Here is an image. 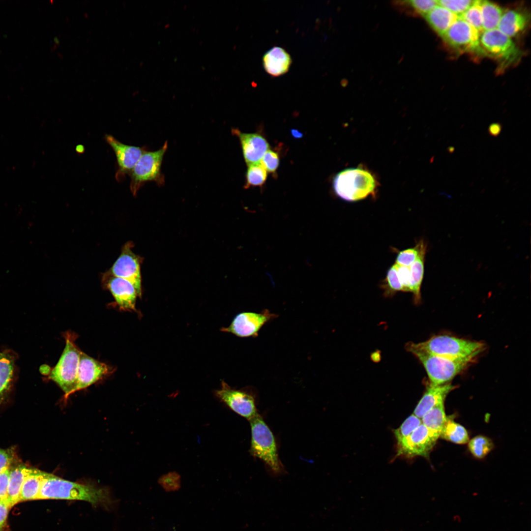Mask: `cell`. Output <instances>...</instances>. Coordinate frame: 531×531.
I'll return each instance as SVG.
<instances>
[{
    "label": "cell",
    "mask_w": 531,
    "mask_h": 531,
    "mask_svg": "<svg viewBox=\"0 0 531 531\" xmlns=\"http://www.w3.org/2000/svg\"><path fill=\"white\" fill-rule=\"evenodd\" d=\"M238 137L243 157L249 166L259 163V161L268 150L269 145L266 140L257 133H242L237 129L233 130Z\"/></svg>",
    "instance_id": "e0dca14e"
},
{
    "label": "cell",
    "mask_w": 531,
    "mask_h": 531,
    "mask_svg": "<svg viewBox=\"0 0 531 531\" xmlns=\"http://www.w3.org/2000/svg\"><path fill=\"white\" fill-rule=\"evenodd\" d=\"M31 469L19 465L10 471L6 503L11 507L21 501V492L24 480Z\"/></svg>",
    "instance_id": "603a6c76"
},
{
    "label": "cell",
    "mask_w": 531,
    "mask_h": 531,
    "mask_svg": "<svg viewBox=\"0 0 531 531\" xmlns=\"http://www.w3.org/2000/svg\"><path fill=\"white\" fill-rule=\"evenodd\" d=\"M494 444L491 439L484 436L474 437L470 441L468 447L475 457L482 459L485 457L493 448Z\"/></svg>",
    "instance_id": "f1b7e54d"
},
{
    "label": "cell",
    "mask_w": 531,
    "mask_h": 531,
    "mask_svg": "<svg viewBox=\"0 0 531 531\" xmlns=\"http://www.w3.org/2000/svg\"><path fill=\"white\" fill-rule=\"evenodd\" d=\"M427 248L424 240H420L414 247L410 248L398 252L395 264L406 266H410L418 257L420 253Z\"/></svg>",
    "instance_id": "4dcf8cb0"
},
{
    "label": "cell",
    "mask_w": 531,
    "mask_h": 531,
    "mask_svg": "<svg viewBox=\"0 0 531 531\" xmlns=\"http://www.w3.org/2000/svg\"><path fill=\"white\" fill-rule=\"evenodd\" d=\"M65 345L49 378L55 382L64 393L65 398L74 392L77 384V373L81 351L75 343L77 335L67 331L63 334Z\"/></svg>",
    "instance_id": "3957f363"
},
{
    "label": "cell",
    "mask_w": 531,
    "mask_h": 531,
    "mask_svg": "<svg viewBox=\"0 0 531 531\" xmlns=\"http://www.w3.org/2000/svg\"><path fill=\"white\" fill-rule=\"evenodd\" d=\"M448 149H449L448 151H449V152H453V150H454V148H452V147H450V148H449Z\"/></svg>",
    "instance_id": "bcb514c9"
},
{
    "label": "cell",
    "mask_w": 531,
    "mask_h": 531,
    "mask_svg": "<svg viewBox=\"0 0 531 531\" xmlns=\"http://www.w3.org/2000/svg\"><path fill=\"white\" fill-rule=\"evenodd\" d=\"M481 7L483 31L497 29L503 9L499 5L487 0H481Z\"/></svg>",
    "instance_id": "484cf974"
},
{
    "label": "cell",
    "mask_w": 531,
    "mask_h": 531,
    "mask_svg": "<svg viewBox=\"0 0 531 531\" xmlns=\"http://www.w3.org/2000/svg\"><path fill=\"white\" fill-rule=\"evenodd\" d=\"M502 129V126L500 123L495 122L490 125L488 132L491 136L497 137L500 134Z\"/></svg>",
    "instance_id": "7bdbcfd3"
},
{
    "label": "cell",
    "mask_w": 531,
    "mask_h": 531,
    "mask_svg": "<svg viewBox=\"0 0 531 531\" xmlns=\"http://www.w3.org/2000/svg\"><path fill=\"white\" fill-rule=\"evenodd\" d=\"M261 164L269 173H275L279 164V158L275 152L268 149L261 160Z\"/></svg>",
    "instance_id": "8d00e7d4"
},
{
    "label": "cell",
    "mask_w": 531,
    "mask_h": 531,
    "mask_svg": "<svg viewBox=\"0 0 531 531\" xmlns=\"http://www.w3.org/2000/svg\"><path fill=\"white\" fill-rule=\"evenodd\" d=\"M421 423V419L414 414L409 416L401 426L394 431L397 443L409 436Z\"/></svg>",
    "instance_id": "836d02e7"
},
{
    "label": "cell",
    "mask_w": 531,
    "mask_h": 531,
    "mask_svg": "<svg viewBox=\"0 0 531 531\" xmlns=\"http://www.w3.org/2000/svg\"><path fill=\"white\" fill-rule=\"evenodd\" d=\"M291 131V134L295 138H300L303 136L302 133L296 129H292Z\"/></svg>",
    "instance_id": "ee69618b"
},
{
    "label": "cell",
    "mask_w": 531,
    "mask_h": 531,
    "mask_svg": "<svg viewBox=\"0 0 531 531\" xmlns=\"http://www.w3.org/2000/svg\"><path fill=\"white\" fill-rule=\"evenodd\" d=\"M168 148V143L155 151H145L130 173V190L136 195L139 189L146 182L155 181L158 185L164 183V177L161 172L164 155Z\"/></svg>",
    "instance_id": "52a82bcc"
},
{
    "label": "cell",
    "mask_w": 531,
    "mask_h": 531,
    "mask_svg": "<svg viewBox=\"0 0 531 531\" xmlns=\"http://www.w3.org/2000/svg\"><path fill=\"white\" fill-rule=\"evenodd\" d=\"M458 17L471 25L479 33L483 31L481 0H473L472 5Z\"/></svg>",
    "instance_id": "f546056e"
},
{
    "label": "cell",
    "mask_w": 531,
    "mask_h": 531,
    "mask_svg": "<svg viewBox=\"0 0 531 531\" xmlns=\"http://www.w3.org/2000/svg\"><path fill=\"white\" fill-rule=\"evenodd\" d=\"M528 22V16L525 13L516 10H508L503 12L497 29L511 38L523 31Z\"/></svg>",
    "instance_id": "44dd1931"
},
{
    "label": "cell",
    "mask_w": 531,
    "mask_h": 531,
    "mask_svg": "<svg viewBox=\"0 0 531 531\" xmlns=\"http://www.w3.org/2000/svg\"><path fill=\"white\" fill-rule=\"evenodd\" d=\"M159 484L166 492L177 491L181 486L180 475L175 472H169L161 476L158 479Z\"/></svg>",
    "instance_id": "d590c367"
},
{
    "label": "cell",
    "mask_w": 531,
    "mask_h": 531,
    "mask_svg": "<svg viewBox=\"0 0 531 531\" xmlns=\"http://www.w3.org/2000/svg\"><path fill=\"white\" fill-rule=\"evenodd\" d=\"M408 2L416 12L424 16L438 5L436 0H411Z\"/></svg>",
    "instance_id": "74e56055"
},
{
    "label": "cell",
    "mask_w": 531,
    "mask_h": 531,
    "mask_svg": "<svg viewBox=\"0 0 531 531\" xmlns=\"http://www.w3.org/2000/svg\"><path fill=\"white\" fill-rule=\"evenodd\" d=\"M424 17L430 26L441 37L444 34L458 17L456 15L438 4Z\"/></svg>",
    "instance_id": "7402d4cb"
},
{
    "label": "cell",
    "mask_w": 531,
    "mask_h": 531,
    "mask_svg": "<svg viewBox=\"0 0 531 531\" xmlns=\"http://www.w3.org/2000/svg\"><path fill=\"white\" fill-rule=\"evenodd\" d=\"M105 139L116 155L118 165L116 178L120 181L130 174L145 150L141 147L124 144L111 135H106Z\"/></svg>",
    "instance_id": "2e32d148"
},
{
    "label": "cell",
    "mask_w": 531,
    "mask_h": 531,
    "mask_svg": "<svg viewBox=\"0 0 531 531\" xmlns=\"http://www.w3.org/2000/svg\"><path fill=\"white\" fill-rule=\"evenodd\" d=\"M262 60L265 70L273 77L286 73L292 64L290 55L284 48L278 46H274L265 53Z\"/></svg>",
    "instance_id": "d6986e66"
},
{
    "label": "cell",
    "mask_w": 531,
    "mask_h": 531,
    "mask_svg": "<svg viewBox=\"0 0 531 531\" xmlns=\"http://www.w3.org/2000/svg\"><path fill=\"white\" fill-rule=\"evenodd\" d=\"M439 437L421 423L409 436L397 443L398 455L428 457Z\"/></svg>",
    "instance_id": "7c38bea8"
},
{
    "label": "cell",
    "mask_w": 531,
    "mask_h": 531,
    "mask_svg": "<svg viewBox=\"0 0 531 531\" xmlns=\"http://www.w3.org/2000/svg\"><path fill=\"white\" fill-rule=\"evenodd\" d=\"M9 508L10 507L6 502L0 501V530L6 524Z\"/></svg>",
    "instance_id": "b9f144b4"
},
{
    "label": "cell",
    "mask_w": 531,
    "mask_h": 531,
    "mask_svg": "<svg viewBox=\"0 0 531 531\" xmlns=\"http://www.w3.org/2000/svg\"><path fill=\"white\" fill-rule=\"evenodd\" d=\"M76 150L79 153H82L84 150V147L82 145H78L76 147Z\"/></svg>",
    "instance_id": "f6af8a7d"
},
{
    "label": "cell",
    "mask_w": 531,
    "mask_h": 531,
    "mask_svg": "<svg viewBox=\"0 0 531 531\" xmlns=\"http://www.w3.org/2000/svg\"><path fill=\"white\" fill-rule=\"evenodd\" d=\"M215 394L230 409L249 420L258 414L254 397L246 391L233 389L223 381Z\"/></svg>",
    "instance_id": "4fadbf2b"
},
{
    "label": "cell",
    "mask_w": 531,
    "mask_h": 531,
    "mask_svg": "<svg viewBox=\"0 0 531 531\" xmlns=\"http://www.w3.org/2000/svg\"><path fill=\"white\" fill-rule=\"evenodd\" d=\"M440 436L445 440L457 444H465L469 441V435L465 427L448 417L442 428Z\"/></svg>",
    "instance_id": "83f0119b"
},
{
    "label": "cell",
    "mask_w": 531,
    "mask_h": 531,
    "mask_svg": "<svg viewBox=\"0 0 531 531\" xmlns=\"http://www.w3.org/2000/svg\"><path fill=\"white\" fill-rule=\"evenodd\" d=\"M267 177L266 170L260 163L248 166L246 174V186H261L266 181Z\"/></svg>",
    "instance_id": "1f68e13d"
},
{
    "label": "cell",
    "mask_w": 531,
    "mask_h": 531,
    "mask_svg": "<svg viewBox=\"0 0 531 531\" xmlns=\"http://www.w3.org/2000/svg\"><path fill=\"white\" fill-rule=\"evenodd\" d=\"M104 286L110 292L119 308L123 311H135L138 296L133 285L127 280L115 276L109 271L103 276Z\"/></svg>",
    "instance_id": "9a60e30c"
},
{
    "label": "cell",
    "mask_w": 531,
    "mask_h": 531,
    "mask_svg": "<svg viewBox=\"0 0 531 531\" xmlns=\"http://www.w3.org/2000/svg\"><path fill=\"white\" fill-rule=\"evenodd\" d=\"M278 315L265 309L261 312H244L234 318L231 324L221 330L240 337H256L261 328Z\"/></svg>",
    "instance_id": "8fae6325"
},
{
    "label": "cell",
    "mask_w": 531,
    "mask_h": 531,
    "mask_svg": "<svg viewBox=\"0 0 531 531\" xmlns=\"http://www.w3.org/2000/svg\"><path fill=\"white\" fill-rule=\"evenodd\" d=\"M114 369L84 353L80 354L75 392L85 389L107 376Z\"/></svg>",
    "instance_id": "5bb4252c"
},
{
    "label": "cell",
    "mask_w": 531,
    "mask_h": 531,
    "mask_svg": "<svg viewBox=\"0 0 531 531\" xmlns=\"http://www.w3.org/2000/svg\"><path fill=\"white\" fill-rule=\"evenodd\" d=\"M47 474L39 470L31 469L22 487L21 501L37 500L42 482Z\"/></svg>",
    "instance_id": "cb8c5ba5"
},
{
    "label": "cell",
    "mask_w": 531,
    "mask_h": 531,
    "mask_svg": "<svg viewBox=\"0 0 531 531\" xmlns=\"http://www.w3.org/2000/svg\"><path fill=\"white\" fill-rule=\"evenodd\" d=\"M333 188L342 199L354 202L363 199L374 193L376 182L368 171L359 168L344 170L335 177Z\"/></svg>",
    "instance_id": "277c9868"
},
{
    "label": "cell",
    "mask_w": 531,
    "mask_h": 531,
    "mask_svg": "<svg viewBox=\"0 0 531 531\" xmlns=\"http://www.w3.org/2000/svg\"><path fill=\"white\" fill-rule=\"evenodd\" d=\"M9 467L4 468L0 472V501L6 502L10 474Z\"/></svg>",
    "instance_id": "ab89813d"
},
{
    "label": "cell",
    "mask_w": 531,
    "mask_h": 531,
    "mask_svg": "<svg viewBox=\"0 0 531 531\" xmlns=\"http://www.w3.org/2000/svg\"><path fill=\"white\" fill-rule=\"evenodd\" d=\"M132 245L131 242H128L123 246L120 254L109 271L115 276L131 282L140 297L142 295L141 260L132 251Z\"/></svg>",
    "instance_id": "30bf717a"
},
{
    "label": "cell",
    "mask_w": 531,
    "mask_h": 531,
    "mask_svg": "<svg viewBox=\"0 0 531 531\" xmlns=\"http://www.w3.org/2000/svg\"><path fill=\"white\" fill-rule=\"evenodd\" d=\"M470 0H440L438 4L446 8L458 17L462 14L472 3Z\"/></svg>",
    "instance_id": "e575fe53"
},
{
    "label": "cell",
    "mask_w": 531,
    "mask_h": 531,
    "mask_svg": "<svg viewBox=\"0 0 531 531\" xmlns=\"http://www.w3.org/2000/svg\"><path fill=\"white\" fill-rule=\"evenodd\" d=\"M480 44L483 54L496 59L502 67L516 63L522 55L511 38L497 29L481 32Z\"/></svg>",
    "instance_id": "ba28073f"
},
{
    "label": "cell",
    "mask_w": 531,
    "mask_h": 531,
    "mask_svg": "<svg viewBox=\"0 0 531 531\" xmlns=\"http://www.w3.org/2000/svg\"><path fill=\"white\" fill-rule=\"evenodd\" d=\"M249 421L251 431L250 453L263 461L273 472L280 473L283 466L272 431L259 414Z\"/></svg>",
    "instance_id": "8992f818"
},
{
    "label": "cell",
    "mask_w": 531,
    "mask_h": 531,
    "mask_svg": "<svg viewBox=\"0 0 531 531\" xmlns=\"http://www.w3.org/2000/svg\"><path fill=\"white\" fill-rule=\"evenodd\" d=\"M456 387L449 383L437 385L430 384L415 407L413 414L422 418L432 408L444 403L447 394Z\"/></svg>",
    "instance_id": "ac0fdd59"
},
{
    "label": "cell",
    "mask_w": 531,
    "mask_h": 531,
    "mask_svg": "<svg viewBox=\"0 0 531 531\" xmlns=\"http://www.w3.org/2000/svg\"><path fill=\"white\" fill-rule=\"evenodd\" d=\"M442 37L458 52L484 54L480 44V33L459 17Z\"/></svg>",
    "instance_id": "9c48e42d"
},
{
    "label": "cell",
    "mask_w": 531,
    "mask_h": 531,
    "mask_svg": "<svg viewBox=\"0 0 531 531\" xmlns=\"http://www.w3.org/2000/svg\"><path fill=\"white\" fill-rule=\"evenodd\" d=\"M398 275L403 286V292L412 293V277L409 266L399 265L395 263Z\"/></svg>",
    "instance_id": "f35d334b"
},
{
    "label": "cell",
    "mask_w": 531,
    "mask_h": 531,
    "mask_svg": "<svg viewBox=\"0 0 531 531\" xmlns=\"http://www.w3.org/2000/svg\"><path fill=\"white\" fill-rule=\"evenodd\" d=\"M16 354L12 350L0 352V401L10 389L17 374Z\"/></svg>",
    "instance_id": "ffe728a7"
},
{
    "label": "cell",
    "mask_w": 531,
    "mask_h": 531,
    "mask_svg": "<svg viewBox=\"0 0 531 531\" xmlns=\"http://www.w3.org/2000/svg\"><path fill=\"white\" fill-rule=\"evenodd\" d=\"M61 499L80 500L94 505L110 502L107 492L103 489L80 484L47 473L37 500Z\"/></svg>",
    "instance_id": "6da1fadb"
},
{
    "label": "cell",
    "mask_w": 531,
    "mask_h": 531,
    "mask_svg": "<svg viewBox=\"0 0 531 531\" xmlns=\"http://www.w3.org/2000/svg\"><path fill=\"white\" fill-rule=\"evenodd\" d=\"M385 294L386 295H393L399 291H403V286L400 281L397 268L395 264L388 269L383 284Z\"/></svg>",
    "instance_id": "d6a6232c"
},
{
    "label": "cell",
    "mask_w": 531,
    "mask_h": 531,
    "mask_svg": "<svg viewBox=\"0 0 531 531\" xmlns=\"http://www.w3.org/2000/svg\"><path fill=\"white\" fill-rule=\"evenodd\" d=\"M484 344L447 335L433 336L418 343H408L407 351L415 350L431 354L454 358H475L484 349Z\"/></svg>",
    "instance_id": "7a4b0ae2"
},
{
    "label": "cell",
    "mask_w": 531,
    "mask_h": 531,
    "mask_svg": "<svg viewBox=\"0 0 531 531\" xmlns=\"http://www.w3.org/2000/svg\"><path fill=\"white\" fill-rule=\"evenodd\" d=\"M408 351L413 354L421 363L431 384L436 385L448 383L455 376L467 369L475 359L444 357L415 350Z\"/></svg>",
    "instance_id": "5b68a950"
},
{
    "label": "cell",
    "mask_w": 531,
    "mask_h": 531,
    "mask_svg": "<svg viewBox=\"0 0 531 531\" xmlns=\"http://www.w3.org/2000/svg\"><path fill=\"white\" fill-rule=\"evenodd\" d=\"M426 252V249L423 250L417 259L409 266L412 277V293L413 295V300L417 304L421 300L420 289L424 275Z\"/></svg>",
    "instance_id": "4316f807"
},
{
    "label": "cell",
    "mask_w": 531,
    "mask_h": 531,
    "mask_svg": "<svg viewBox=\"0 0 531 531\" xmlns=\"http://www.w3.org/2000/svg\"><path fill=\"white\" fill-rule=\"evenodd\" d=\"M13 455L11 451L0 448V472L4 468L10 467Z\"/></svg>",
    "instance_id": "60d3db41"
},
{
    "label": "cell",
    "mask_w": 531,
    "mask_h": 531,
    "mask_svg": "<svg viewBox=\"0 0 531 531\" xmlns=\"http://www.w3.org/2000/svg\"><path fill=\"white\" fill-rule=\"evenodd\" d=\"M447 418L444 403H442L428 411L421 418V421L427 428L440 437Z\"/></svg>",
    "instance_id": "d4e9b609"
}]
</instances>
